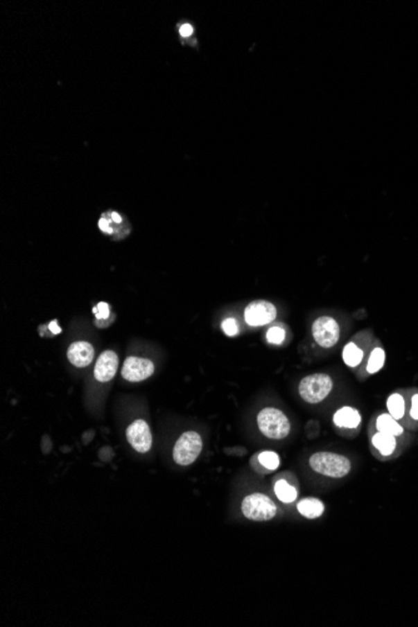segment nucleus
<instances>
[{
  "instance_id": "obj_1",
  "label": "nucleus",
  "mask_w": 418,
  "mask_h": 627,
  "mask_svg": "<svg viewBox=\"0 0 418 627\" xmlns=\"http://www.w3.org/2000/svg\"><path fill=\"white\" fill-rule=\"evenodd\" d=\"M308 466L317 475L333 479H345L352 471V462L347 456L329 451L312 453Z\"/></svg>"
},
{
  "instance_id": "obj_2",
  "label": "nucleus",
  "mask_w": 418,
  "mask_h": 627,
  "mask_svg": "<svg viewBox=\"0 0 418 627\" xmlns=\"http://www.w3.org/2000/svg\"><path fill=\"white\" fill-rule=\"evenodd\" d=\"M369 450L374 457L382 462L399 459L410 445V437H397L385 432H368Z\"/></svg>"
},
{
  "instance_id": "obj_3",
  "label": "nucleus",
  "mask_w": 418,
  "mask_h": 627,
  "mask_svg": "<svg viewBox=\"0 0 418 627\" xmlns=\"http://www.w3.org/2000/svg\"><path fill=\"white\" fill-rule=\"evenodd\" d=\"M333 391V380L329 373L317 372L303 377L298 385V394L309 405L324 401Z\"/></svg>"
},
{
  "instance_id": "obj_4",
  "label": "nucleus",
  "mask_w": 418,
  "mask_h": 627,
  "mask_svg": "<svg viewBox=\"0 0 418 627\" xmlns=\"http://www.w3.org/2000/svg\"><path fill=\"white\" fill-rule=\"evenodd\" d=\"M259 431L270 440H284L290 434V421L284 412L275 407H265L258 414Z\"/></svg>"
},
{
  "instance_id": "obj_5",
  "label": "nucleus",
  "mask_w": 418,
  "mask_h": 627,
  "mask_svg": "<svg viewBox=\"0 0 418 627\" xmlns=\"http://www.w3.org/2000/svg\"><path fill=\"white\" fill-rule=\"evenodd\" d=\"M241 511L245 518L251 521L265 522L276 518L278 507L270 496L256 492L243 498L241 504Z\"/></svg>"
},
{
  "instance_id": "obj_6",
  "label": "nucleus",
  "mask_w": 418,
  "mask_h": 627,
  "mask_svg": "<svg viewBox=\"0 0 418 627\" xmlns=\"http://www.w3.org/2000/svg\"><path fill=\"white\" fill-rule=\"evenodd\" d=\"M374 339L372 330H365L358 332L356 336L352 337L349 342L346 343L342 351V358L348 369L354 372L360 367Z\"/></svg>"
},
{
  "instance_id": "obj_7",
  "label": "nucleus",
  "mask_w": 418,
  "mask_h": 627,
  "mask_svg": "<svg viewBox=\"0 0 418 627\" xmlns=\"http://www.w3.org/2000/svg\"><path fill=\"white\" fill-rule=\"evenodd\" d=\"M203 450V441L198 432L188 431L180 436L173 448L174 462L180 466H189L200 457Z\"/></svg>"
},
{
  "instance_id": "obj_8",
  "label": "nucleus",
  "mask_w": 418,
  "mask_h": 627,
  "mask_svg": "<svg viewBox=\"0 0 418 627\" xmlns=\"http://www.w3.org/2000/svg\"><path fill=\"white\" fill-rule=\"evenodd\" d=\"M333 427L337 434L343 439L354 440L360 432L362 416L357 408L343 406L333 414Z\"/></svg>"
},
{
  "instance_id": "obj_9",
  "label": "nucleus",
  "mask_w": 418,
  "mask_h": 627,
  "mask_svg": "<svg viewBox=\"0 0 418 627\" xmlns=\"http://www.w3.org/2000/svg\"><path fill=\"white\" fill-rule=\"evenodd\" d=\"M312 337L318 347L333 348L341 337L340 324L331 316H321L312 324Z\"/></svg>"
},
{
  "instance_id": "obj_10",
  "label": "nucleus",
  "mask_w": 418,
  "mask_h": 627,
  "mask_svg": "<svg viewBox=\"0 0 418 627\" xmlns=\"http://www.w3.org/2000/svg\"><path fill=\"white\" fill-rule=\"evenodd\" d=\"M385 361H386V352L382 347V343L380 339H374L371 347L368 348L363 362L358 369L354 371V375L357 377V380L365 381L368 377L380 372L382 367L385 366Z\"/></svg>"
},
{
  "instance_id": "obj_11",
  "label": "nucleus",
  "mask_w": 418,
  "mask_h": 627,
  "mask_svg": "<svg viewBox=\"0 0 418 627\" xmlns=\"http://www.w3.org/2000/svg\"><path fill=\"white\" fill-rule=\"evenodd\" d=\"M276 317V306L268 301L258 299V301H253L245 307V322L253 327L265 326V324L273 322Z\"/></svg>"
},
{
  "instance_id": "obj_12",
  "label": "nucleus",
  "mask_w": 418,
  "mask_h": 627,
  "mask_svg": "<svg viewBox=\"0 0 418 627\" xmlns=\"http://www.w3.org/2000/svg\"><path fill=\"white\" fill-rule=\"evenodd\" d=\"M273 491L281 502L295 504L299 496V481L296 475L290 471L279 473L273 479Z\"/></svg>"
},
{
  "instance_id": "obj_13",
  "label": "nucleus",
  "mask_w": 418,
  "mask_h": 627,
  "mask_svg": "<svg viewBox=\"0 0 418 627\" xmlns=\"http://www.w3.org/2000/svg\"><path fill=\"white\" fill-rule=\"evenodd\" d=\"M127 440L137 452H148L153 443V437L148 423L144 420L134 421L127 428Z\"/></svg>"
},
{
  "instance_id": "obj_14",
  "label": "nucleus",
  "mask_w": 418,
  "mask_h": 627,
  "mask_svg": "<svg viewBox=\"0 0 418 627\" xmlns=\"http://www.w3.org/2000/svg\"><path fill=\"white\" fill-rule=\"evenodd\" d=\"M155 372V364L148 358L128 357L123 364L122 376L129 382H142Z\"/></svg>"
},
{
  "instance_id": "obj_15",
  "label": "nucleus",
  "mask_w": 418,
  "mask_h": 627,
  "mask_svg": "<svg viewBox=\"0 0 418 627\" xmlns=\"http://www.w3.org/2000/svg\"><path fill=\"white\" fill-rule=\"evenodd\" d=\"M385 432L397 437H410V431L393 418L388 412H376L368 423V432Z\"/></svg>"
},
{
  "instance_id": "obj_16",
  "label": "nucleus",
  "mask_w": 418,
  "mask_h": 627,
  "mask_svg": "<svg viewBox=\"0 0 418 627\" xmlns=\"http://www.w3.org/2000/svg\"><path fill=\"white\" fill-rule=\"evenodd\" d=\"M118 356L113 351H105L98 358L94 367V377L99 382H110L114 378L118 369Z\"/></svg>"
},
{
  "instance_id": "obj_17",
  "label": "nucleus",
  "mask_w": 418,
  "mask_h": 627,
  "mask_svg": "<svg viewBox=\"0 0 418 627\" xmlns=\"http://www.w3.org/2000/svg\"><path fill=\"white\" fill-rule=\"evenodd\" d=\"M67 356L73 366L84 369V367H88L90 363L93 362L94 348L88 342H83V341L74 342L68 348Z\"/></svg>"
},
{
  "instance_id": "obj_18",
  "label": "nucleus",
  "mask_w": 418,
  "mask_h": 627,
  "mask_svg": "<svg viewBox=\"0 0 418 627\" xmlns=\"http://www.w3.org/2000/svg\"><path fill=\"white\" fill-rule=\"evenodd\" d=\"M251 466L252 468L259 475H267V473L276 471L277 468L281 466V457L278 453L273 452V451L256 453L252 457Z\"/></svg>"
},
{
  "instance_id": "obj_19",
  "label": "nucleus",
  "mask_w": 418,
  "mask_h": 627,
  "mask_svg": "<svg viewBox=\"0 0 418 627\" xmlns=\"http://www.w3.org/2000/svg\"><path fill=\"white\" fill-rule=\"evenodd\" d=\"M386 406L387 412L402 425L407 407V389H397L392 392L387 398Z\"/></svg>"
},
{
  "instance_id": "obj_20",
  "label": "nucleus",
  "mask_w": 418,
  "mask_h": 627,
  "mask_svg": "<svg viewBox=\"0 0 418 627\" xmlns=\"http://www.w3.org/2000/svg\"><path fill=\"white\" fill-rule=\"evenodd\" d=\"M402 426L411 432L418 431V388L407 389V407Z\"/></svg>"
},
{
  "instance_id": "obj_21",
  "label": "nucleus",
  "mask_w": 418,
  "mask_h": 627,
  "mask_svg": "<svg viewBox=\"0 0 418 627\" xmlns=\"http://www.w3.org/2000/svg\"><path fill=\"white\" fill-rule=\"evenodd\" d=\"M297 511L307 520H315L323 516L326 511L324 502L317 497H304L298 501Z\"/></svg>"
},
{
  "instance_id": "obj_22",
  "label": "nucleus",
  "mask_w": 418,
  "mask_h": 627,
  "mask_svg": "<svg viewBox=\"0 0 418 627\" xmlns=\"http://www.w3.org/2000/svg\"><path fill=\"white\" fill-rule=\"evenodd\" d=\"M286 339V330L282 326H275L267 330V341L272 344H282Z\"/></svg>"
},
{
  "instance_id": "obj_23",
  "label": "nucleus",
  "mask_w": 418,
  "mask_h": 627,
  "mask_svg": "<svg viewBox=\"0 0 418 627\" xmlns=\"http://www.w3.org/2000/svg\"><path fill=\"white\" fill-rule=\"evenodd\" d=\"M222 330L227 336L233 337L238 333V324L234 318H227L222 322Z\"/></svg>"
},
{
  "instance_id": "obj_24",
  "label": "nucleus",
  "mask_w": 418,
  "mask_h": 627,
  "mask_svg": "<svg viewBox=\"0 0 418 627\" xmlns=\"http://www.w3.org/2000/svg\"><path fill=\"white\" fill-rule=\"evenodd\" d=\"M93 312L96 313L98 319H105L110 316V306L108 303L101 302V303H98L97 307L93 308Z\"/></svg>"
},
{
  "instance_id": "obj_25",
  "label": "nucleus",
  "mask_w": 418,
  "mask_h": 627,
  "mask_svg": "<svg viewBox=\"0 0 418 627\" xmlns=\"http://www.w3.org/2000/svg\"><path fill=\"white\" fill-rule=\"evenodd\" d=\"M306 431H307L308 439L313 440L320 434V422H317L315 420L309 421L307 426H306Z\"/></svg>"
},
{
  "instance_id": "obj_26",
  "label": "nucleus",
  "mask_w": 418,
  "mask_h": 627,
  "mask_svg": "<svg viewBox=\"0 0 418 627\" xmlns=\"http://www.w3.org/2000/svg\"><path fill=\"white\" fill-rule=\"evenodd\" d=\"M99 228H101V231L104 233H107V234H112V233L114 232V229H113V220H110L108 215H104L102 220H99Z\"/></svg>"
},
{
  "instance_id": "obj_27",
  "label": "nucleus",
  "mask_w": 418,
  "mask_h": 627,
  "mask_svg": "<svg viewBox=\"0 0 418 627\" xmlns=\"http://www.w3.org/2000/svg\"><path fill=\"white\" fill-rule=\"evenodd\" d=\"M180 34L182 37H184V38L191 37V35L193 34V26H191V24H188V23L183 24V26H180Z\"/></svg>"
},
{
  "instance_id": "obj_28",
  "label": "nucleus",
  "mask_w": 418,
  "mask_h": 627,
  "mask_svg": "<svg viewBox=\"0 0 418 627\" xmlns=\"http://www.w3.org/2000/svg\"><path fill=\"white\" fill-rule=\"evenodd\" d=\"M49 328H51V330H52L54 335H58V333H60V332H62V330H60V327H59L58 322H57V321H53L52 324H49Z\"/></svg>"
}]
</instances>
